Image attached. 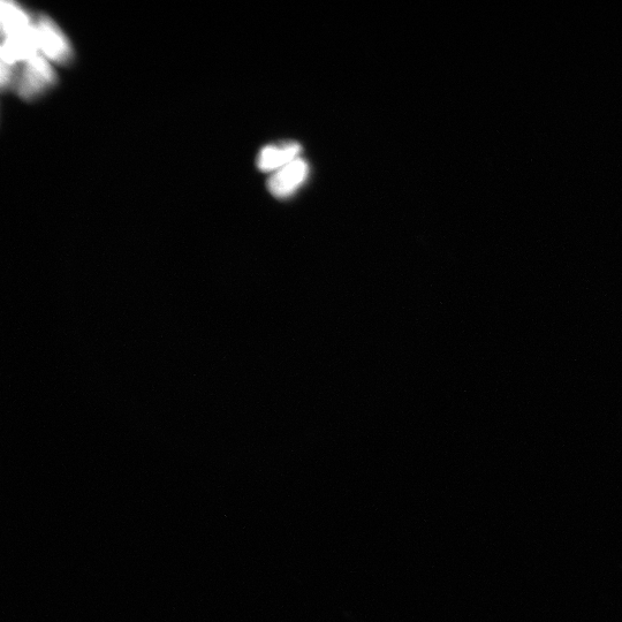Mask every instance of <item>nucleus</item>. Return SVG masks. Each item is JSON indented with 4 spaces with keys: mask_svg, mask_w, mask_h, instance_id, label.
Instances as JSON below:
<instances>
[{
    "mask_svg": "<svg viewBox=\"0 0 622 622\" xmlns=\"http://www.w3.org/2000/svg\"><path fill=\"white\" fill-rule=\"evenodd\" d=\"M55 81L56 73L49 60L42 55H37L27 60L22 68L17 81L18 94L25 100H32L44 93Z\"/></svg>",
    "mask_w": 622,
    "mask_h": 622,
    "instance_id": "obj_1",
    "label": "nucleus"
},
{
    "mask_svg": "<svg viewBox=\"0 0 622 622\" xmlns=\"http://www.w3.org/2000/svg\"><path fill=\"white\" fill-rule=\"evenodd\" d=\"M35 32L40 53L51 62L64 64L72 58V49L58 26L47 17L36 20Z\"/></svg>",
    "mask_w": 622,
    "mask_h": 622,
    "instance_id": "obj_2",
    "label": "nucleus"
},
{
    "mask_svg": "<svg viewBox=\"0 0 622 622\" xmlns=\"http://www.w3.org/2000/svg\"><path fill=\"white\" fill-rule=\"evenodd\" d=\"M308 174V164L299 157L273 174L268 182L269 191L276 197L290 196L306 181Z\"/></svg>",
    "mask_w": 622,
    "mask_h": 622,
    "instance_id": "obj_3",
    "label": "nucleus"
},
{
    "mask_svg": "<svg viewBox=\"0 0 622 622\" xmlns=\"http://www.w3.org/2000/svg\"><path fill=\"white\" fill-rule=\"evenodd\" d=\"M41 55L35 26L19 35L5 37L2 47V62L10 65L26 63L27 60Z\"/></svg>",
    "mask_w": 622,
    "mask_h": 622,
    "instance_id": "obj_4",
    "label": "nucleus"
},
{
    "mask_svg": "<svg viewBox=\"0 0 622 622\" xmlns=\"http://www.w3.org/2000/svg\"><path fill=\"white\" fill-rule=\"evenodd\" d=\"M301 147L298 143H288L284 146H270L264 148L259 156V169L263 172L278 171L284 166L299 158Z\"/></svg>",
    "mask_w": 622,
    "mask_h": 622,
    "instance_id": "obj_5",
    "label": "nucleus"
},
{
    "mask_svg": "<svg viewBox=\"0 0 622 622\" xmlns=\"http://www.w3.org/2000/svg\"><path fill=\"white\" fill-rule=\"evenodd\" d=\"M28 14L13 2L2 3V27L3 36L11 37L27 32L33 27Z\"/></svg>",
    "mask_w": 622,
    "mask_h": 622,
    "instance_id": "obj_6",
    "label": "nucleus"
},
{
    "mask_svg": "<svg viewBox=\"0 0 622 622\" xmlns=\"http://www.w3.org/2000/svg\"><path fill=\"white\" fill-rule=\"evenodd\" d=\"M15 78V66L2 62V74H0V81H2V87L11 85Z\"/></svg>",
    "mask_w": 622,
    "mask_h": 622,
    "instance_id": "obj_7",
    "label": "nucleus"
}]
</instances>
